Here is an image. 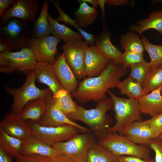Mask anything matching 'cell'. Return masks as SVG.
Returning <instances> with one entry per match:
<instances>
[{"instance_id":"cell-11","label":"cell","mask_w":162,"mask_h":162,"mask_svg":"<svg viewBox=\"0 0 162 162\" xmlns=\"http://www.w3.org/2000/svg\"><path fill=\"white\" fill-rule=\"evenodd\" d=\"M39 6L38 0H17L10 8L4 11L0 20V25L4 26L13 18L34 23Z\"/></svg>"},{"instance_id":"cell-29","label":"cell","mask_w":162,"mask_h":162,"mask_svg":"<svg viewBox=\"0 0 162 162\" xmlns=\"http://www.w3.org/2000/svg\"><path fill=\"white\" fill-rule=\"evenodd\" d=\"M23 141L9 135L0 128V147L10 156L16 158L22 154Z\"/></svg>"},{"instance_id":"cell-22","label":"cell","mask_w":162,"mask_h":162,"mask_svg":"<svg viewBox=\"0 0 162 162\" xmlns=\"http://www.w3.org/2000/svg\"><path fill=\"white\" fill-rule=\"evenodd\" d=\"M46 108L45 98L37 99L28 102L19 115L22 119L28 123H38Z\"/></svg>"},{"instance_id":"cell-49","label":"cell","mask_w":162,"mask_h":162,"mask_svg":"<svg viewBox=\"0 0 162 162\" xmlns=\"http://www.w3.org/2000/svg\"><path fill=\"white\" fill-rule=\"evenodd\" d=\"M152 2H154V3H156L158 2H162V0H154Z\"/></svg>"},{"instance_id":"cell-10","label":"cell","mask_w":162,"mask_h":162,"mask_svg":"<svg viewBox=\"0 0 162 162\" xmlns=\"http://www.w3.org/2000/svg\"><path fill=\"white\" fill-rule=\"evenodd\" d=\"M32 130V135L50 146L67 141L79 134L81 131L69 124L56 127H47L38 123H28Z\"/></svg>"},{"instance_id":"cell-12","label":"cell","mask_w":162,"mask_h":162,"mask_svg":"<svg viewBox=\"0 0 162 162\" xmlns=\"http://www.w3.org/2000/svg\"><path fill=\"white\" fill-rule=\"evenodd\" d=\"M52 95L51 91L45 98L46 110L38 123L39 125L47 127H56L69 124L76 127L83 133L91 131L87 128L70 120L55 105Z\"/></svg>"},{"instance_id":"cell-23","label":"cell","mask_w":162,"mask_h":162,"mask_svg":"<svg viewBox=\"0 0 162 162\" xmlns=\"http://www.w3.org/2000/svg\"><path fill=\"white\" fill-rule=\"evenodd\" d=\"M136 23L137 25H131L129 28L133 32L138 33L139 35L150 29H154L162 34V10L153 11L150 14L148 18Z\"/></svg>"},{"instance_id":"cell-2","label":"cell","mask_w":162,"mask_h":162,"mask_svg":"<svg viewBox=\"0 0 162 162\" xmlns=\"http://www.w3.org/2000/svg\"><path fill=\"white\" fill-rule=\"evenodd\" d=\"M113 108V103L110 97L98 102L95 108L87 110L79 106L77 110L66 116L74 122L80 121L87 125L98 140L107 132L112 122V119L106 112Z\"/></svg>"},{"instance_id":"cell-24","label":"cell","mask_w":162,"mask_h":162,"mask_svg":"<svg viewBox=\"0 0 162 162\" xmlns=\"http://www.w3.org/2000/svg\"><path fill=\"white\" fill-rule=\"evenodd\" d=\"M48 20L50 25L51 34L56 38L65 42L82 39L79 32L73 31L64 24H60L48 14Z\"/></svg>"},{"instance_id":"cell-21","label":"cell","mask_w":162,"mask_h":162,"mask_svg":"<svg viewBox=\"0 0 162 162\" xmlns=\"http://www.w3.org/2000/svg\"><path fill=\"white\" fill-rule=\"evenodd\" d=\"M162 88L154 90L138 99L142 114L149 115L152 118L162 112Z\"/></svg>"},{"instance_id":"cell-33","label":"cell","mask_w":162,"mask_h":162,"mask_svg":"<svg viewBox=\"0 0 162 162\" xmlns=\"http://www.w3.org/2000/svg\"><path fill=\"white\" fill-rule=\"evenodd\" d=\"M120 42L125 50L143 54L144 50L141 39L134 32H127L122 35Z\"/></svg>"},{"instance_id":"cell-15","label":"cell","mask_w":162,"mask_h":162,"mask_svg":"<svg viewBox=\"0 0 162 162\" xmlns=\"http://www.w3.org/2000/svg\"><path fill=\"white\" fill-rule=\"evenodd\" d=\"M112 60L105 56L96 46L87 47L85 57V71L88 77L99 75Z\"/></svg>"},{"instance_id":"cell-25","label":"cell","mask_w":162,"mask_h":162,"mask_svg":"<svg viewBox=\"0 0 162 162\" xmlns=\"http://www.w3.org/2000/svg\"><path fill=\"white\" fill-rule=\"evenodd\" d=\"M50 1L45 0L38 18L34 23L32 29V36L37 38H43L50 35V27L48 17V10Z\"/></svg>"},{"instance_id":"cell-41","label":"cell","mask_w":162,"mask_h":162,"mask_svg":"<svg viewBox=\"0 0 162 162\" xmlns=\"http://www.w3.org/2000/svg\"><path fill=\"white\" fill-rule=\"evenodd\" d=\"M46 162H74L67 156L63 154H58L54 158L47 157Z\"/></svg>"},{"instance_id":"cell-38","label":"cell","mask_w":162,"mask_h":162,"mask_svg":"<svg viewBox=\"0 0 162 162\" xmlns=\"http://www.w3.org/2000/svg\"><path fill=\"white\" fill-rule=\"evenodd\" d=\"M148 146L155 152V162H162V143L159 139H154Z\"/></svg>"},{"instance_id":"cell-36","label":"cell","mask_w":162,"mask_h":162,"mask_svg":"<svg viewBox=\"0 0 162 162\" xmlns=\"http://www.w3.org/2000/svg\"><path fill=\"white\" fill-rule=\"evenodd\" d=\"M144 61L143 54L128 50H125L121 59L122 65L127 67Z\"/></svg>"},{"instance_id":"cell-18","label":"cell","mask_w":162,"mask_h":162,"mask_svg":"<svg viewBox=\"0 0 162 162\" xmlns=\"http://www.w3.org/2000/svg\"><path fill=\"white\" fill-rule=\"evenodd\" d=\"M102 32L95 37L96 46L105 56L118 66L122 65L121 59L123 53L112 43L111 34L104 22Z\"/></svg>"},{"instance_id":"cell-16","label":"cell","mask_w":162,"mask_h":162,"mask_svg":"<svg viewBox=\"0 0 162 162\" xmlns=\"http://www.w3.org/2000/svg\"><path fill=\"white\" fill-rule=\"evenodd\" d=\"M53 66L55 74L64 88L71 94L74 92L79 86L77 78L67 63L63 53L58 55Z\"/></svg>"},{"instance_id":"cell-9","label":"cell","mask_w":162,"mask_h":162,"mask_svg":"<svg viewBox=\"0 0 162 162\" xmlns=\"http://www.w3.org/2000/svg\"><path fill=\"white\" fill-rule=\"evenodd\" d=\"M88 44L82 39L65 42L62 48L65 61L79 79L85 78V57Z\"/></svg>"},{"instance_id":"cell-34","label":"cell","mask_w":162,"mask_h":162,"mask_svg":"<svg viewBox=\"0 0 162 162\" xmlns=\"http://www.w3.org/2000/svg\"><path fill=\"white\" fill-rule=\"evenodd\" d=\"M50 1L53 4L58 12V16L55 19L56 21L58 22L61 21L66 24L74 27L78 30L85 40H88L90 39L91 34L80 28L74 19L70 18L64 12L60 6L59 0H50Z\"/></svg>"},{"instance_id":"cell-50","label":"cell","mask_w":162,"mask_h":162,"mask_svg":"<svg viewBox=\"0 0 162 162\" xmlns=\"http://www.w3.org/2000/svg\"><path fill=\"white\" fill-rule=\"evenodd\" d=\"M160 93H161V95H162V88H161V91H160Z\"/></svg>"},{"instance_id":"cell-35","label":"cell","mask_w":162,"mask_h":162,"mask_svg":"<svg viewBox=\"0 0 162 162\" xmlns=\"http://www.w3.org/2000/svg\"><path fill=\"white\" fill-rule=\"evenodd\" d=\"M130 72L129 77L141 82L144 80L151 68L148 63L145 61L130 66Z\"/></svg>"},{"instance_id":"cell-44","label":"cell","mask_w":162,"mask_h":162,"mask_svg":"<svg viewBox=\"0 0 162 162\" xmlns=\"http://www.w3.org/2000/svg\"><path fill=\"white\" fill-rule=\"evenodd\" d=\"M128 0H106V3L108 5L116 6H122L127 5L128 3Z\"/></svg>"},{"instance_id":"cell-8","label":"cell","mask_w":162,"mask_h":162,"mask_svg":"<svg viewBox=\"0 0 162 162\" xmlns=\"http://www.w3.org/2000/svg\"><path fill=\"white\" fill-rule=\"evenodd\" d=\"M37 62L30 47L22 48L16 52L0 53V72L10 74L16 70L28 72L33 70Z\"/></svg>"},{"instance_id":"cell-4","label":"cell","mask_w":162,"mask_h":162,"mask_svg":"<svg viewBox=\"0 0 162 162\" xmlns=\"http://www.w3.org/2000/svg\"><path fill=\"white\" fill-rule=\"evenodd\" d=\"M35 80L34 71L32 70L28 73L25 81L21 87H4L5 90L13 98L11 113L19 114L28 102L37 99L46 98L51 91L48 88L43 89L38 88L35 85Z\"/></svg>"},{"instance_id":"cell-45","label":"cell","mask_w":162,"mask_h":162,"mask_svg":"<svg viewBox=\"0 0 162 162\" xmlns=\"http://www.w3.org/2000/svg\"><path fill=\"white\" fill-rule=\"evenodd\" d=\"M11 49L8 44L0 37V53L6 51H10Z\"/></svg>"},{"instance_id":"cell-48","label":"cell","mask_w":162,"mask_h":162,"mask_svg":"<svg viewBox=\"0 0 162 162\" xmlns=\"http://www.w3.org/2000/svg\"><path fill=\"white\" fill-rule=\"evenodd\" d=\"M158 138L159 139L162 143V132L160 134Z\"/></svg>"},{"instance_id":"cell-43","label":"cell","mask_w":162,"mask_h":162,"mask_svg":"<svg viewBox=\"0 0 162 162\" xmlns=\"http://www.w3.org/2000/svg\"><path fill=\"white\" fill-rule=\"evenodd\" d=\"M0 162H13L10 155L0 147Z\"/></svg>"},{"instance_id":"cell-20","label":"cell","mask_w":162,"mask_h":162,"mask_svg":"<svg viewBox=\"0 0 162 162\" xmlns=\"http://www.w3.org/2000/svg\"><path fill=\"white\" fill-rule=\"evenodd\" d=\"M22 153V154H37L52 158L58 155L52 146L32 135L23 140Z\"/></svg>"},{"instance_id":"cell-26","label":"cell","mask_w":162,"mask_h":162,"mask_svg":"<svg viewBox=\"0 0 162 162\" xmlns=\"http://www.w3.org/2000/svg\"><path fill=\"white\" fill-rule=\"evenodd\" d=\"M119 156L98 142L88 150L87 162H120Z\"/></svg>"},{"instance_id":"cell-47","label":"cell","mask_w":162,"mask_h":162,"mask_svg":"<svg viewBox=\"0 0 162 162\" xmlns=\"http://www.w3.org/2000/svg\"><path fill=\"white\" fill-rule=\"evenodd\" d=\"M77 1L80 3L83 2L89 3L95 8L97 7L98 4V0H78Z\"/></svg>"},{"instance_id":"cell-19","label":"cell","mask_w":162,"mask_h":162,"mask_svg":"<svg viewBox=\"0 0 162 162\" xmlns=\"http://www.w3.org/2000/svg\"><path fill=\"white\" fill-rule=\"evenodd\" d=\"M122 135L135 144L145 146H148L157 138L144 121H136L132 123L124 130Z\"/></svg>"},{"instance_id":"cell-51","label":"cell","mask_w":162,"mask_h":162,"mask_svg":"<svg viewBox=\"0 0 162 162\" xmlns=\"http://www.w3.org/2000/svg\"><path fill=\"white\" fill-rule=\"evenodd\" d=\"M87 162L86 161H80V162Z\"/></svg>"},{"instance_id":"cell-37","label":"cell","mask_w":162,"mask_h":162,"mask_svg":"<svg viewBox=\"0 0 162 162\" xmlns=\"http://www.w3.org/2000/svg\"><path fill=\"white\" fill-rule=\"evenodd\" d=\"M144 122L155 136L158 138L162 132V112Z\"/></svg>"},{"instance_id":"cell-30","label":"cell","mask_w":162,"mask_h":162,"mask_svg":"<svg viewBox=\"0 0 162 162\" xmlns=\"http://www.w3.org/2000/svg\"><path fill=\"white\" fill-rule=\"evenodd\" d=\"M117 88L122 94H126L129 98L138 99L144 95L142 83L129 77L120 81Z\"/></svg>"},{"instance_id":"cell-7","label":"cell","mask_w":162,"mask_h":162,"mask_svg":"<svg viewBox=\"0 0 162 162\" xmlns=\"http://www.w3.org/2000/svg\"><path fill=\"white\" fill-rule=\"evenodd\" d=\"M0 36L12 50L30 47L32 35L28 22L13 18L4 26H0Z\"/></svg>"},{"instance_id":"cell-5","label":"cell","mask_w":162,"mask_h":162,"mask_svg":"<svg viewBox=\"0 0 162 162\" xmlns=\"http://www.w3.org/2000/svg\"><path fill=\"white\" fill-rule=\"evenodd\" d=\"M98 142L115 155L132 156L144 159L150 158V151L145 146L135 144L124 135L107 132Z\"/></svg>"},{"instance_id":"cell-3","label":"cell","mask_w":162,"mask_h":162,"mask_svg":"<svg viewBox=\"0 0 162 162\" xmlns=\"http://www.w3.org/2000/svg\"><path fill=\"white\" fill-rule=\"evenodd\" d=\"M107 93L113 101L116 121V124L110 127L107 132H118L122 135L124 130L132 123L142 121L138 99L119 97L109 90Z\"/></svg>"},{"instance_id":"cell-6","label":"cell","mask_w":162,"mask_h":162,"mask_svg":"<svg viewBox=\"0 0 162 162\" xmlns=\"http://www.w3.org/2000/svg\"><path fill=\"white\" fill-rule=\"evenodd\" d=\"M91 130L78 134L67 141L58 142L52 146L58 154H64L74 162L86 161L89 150L97 143Z\"/></svg>"},{"instance_id":"cell-32","label":"cell","mask_w":162,"mask_h":162,"mask_svg":"<svg viewBox=\"0 0 162 162\" xmlns=\"http://www.w3.org/2000/svg\"><path fill=\"white\" fill-rule=\"evenodd\" d=\"M141 40L144 50L148 52L150 58L148 64L151 68L162 66V45H157L151 43L144 35L142 36Z\"/></svg>"},{"instance_id":"cell-1","label":"cell","mask_w":162,"mask_h":162,"mask_svg":"<svg viewBox=\"0 0 162 162\" xmlns=\"http://www.w3.org/2000/svg\"><path fill=\"white\" fill-rule=\"evenodd\" d=\"M127 68L116 65L111 61L98 76L85 78L72 97L81 104L106 98V93L110 88H117Z\"/></svg>"},{"instance_id":"cell-27","label":"cell","mask_w":162,"mask_h":162,"mask_svg":"<svg viewBox=\"0 0 162 162\" xmlns=\"http://www.w3.org/2000/svg\"><path fill=\"white\" fill-rule=\"evenodd\" d=\"M74 20L81 28L92 25L97 19L98 12L95 8L86 2L80 3L79 9L74 13Z\"/></svg>"},{"instance_id":"cell-31","label":"cell","mask_w":162,"mask_h":162,"mask_svg":"<svg viewBox=\"0 0 162 162\" xmlns=\"http://www.w3.org/2000/svg\"><path fill=\"white\" fill-rule=\"evenodd\" d=\"M142 87L144 95L162 87V66L150 68L142 82Z\"/></svg>"},{"instance_id":"cell-40","label":"cell","mask_w":162,"mask_h":162,"mask_svg":"<svg viewBox=\"0 0 162 162\" xmlns=\"http://www.w3.org/2000/svg\"><path fill=\"white\" fill-rule=\"evenodd\" d=\"M120 162H155L154 159L149 158L144 159L132 156H118Z\"/></svg>"},{"instance_id":"cell-46","label":"cell","mask_w":162,"mask_h":162,"mask_svg":"<svg viewBox=\"0 0 162 162\" xmlns=\"http://www.w3.org/2000/svg\"><path fill=\"white\" fill-rule=\"evenodd\" d=\"M106 0H98V4L100 5L101 10V13L103 16L105 17L106 15L105 12L104 7Z\"/></svg>"},{"instance_id":"cell-42","label":"cell","mask_w":162,"mask_h":162,"mask_svg":"<svg viewBox=\"0 0 162 162\" xmlns=\"http://www.w3.org/2000/svg\"><path fill=\"white\" fill-rule=\"evenodd\" d=\"M17 1V0H0V16H2L6 9Z\"/></svg>"},{"instance_id":"cell-28","label":"cell","mask_w":162,"mask_h":162,"mask_svg":"<svg viewBox=\"0 0 162 162\" xmlns=\"http://www.w3.org/2000/svg\"><path fill=\"white\" fill-rule=\"evenodd\" d=\"M72 97L71 94L64 88L52 95L53 100L56 106L66 116L75 111L79 106Z\"/></svg>"},{"instance_id":"cell-39","label":"cell","mask_w":162,"mask_h":162,"mask_svg":"<svg viewBox=\"0 0 162 162\" xmlns=\"http://www.w3.org/2000/svg\"><path fill=\"white\" fill-rule=\"evenodd\" d=\"M46 158L37 154H22L16 158L15 162H46Z\"/></svg>"},{"instance_id":"cell-14","label":"cell","mask_w":162,"mask_h":162,"mask_svg":"<svg viewBox=\"0 0 162 162\" xmlns=\"http://www.w3.org/2000/svg\"><path fill=\"white\" fill-rule=\"evenodd\" d=\"M0 128L9 135L22 140L32 135L30 124L19 114L11 112L6 114L1 121Z\"/></svg>"},{"instance_id":"cell-13","label":"cell","mask_w":162,"mask_h":162,"mask_svg":"<svg viewBox=\"0 0 162 162\" xmlns=\"http://www.w3.org/2000/svg\"><path fill=\"white\" fill-rule=\"evenodd\" d=\"M54 36L41 38L32 36L30 48L32 50L37 62H46L54 64L58 52L57 46L60 41Z\"/></svg>"},{"instance_id":"cell-17","label":"cell","mask_w":162,"mask_h":162,"mask_svg":"<svg viewBox=\"0 0 162 162\" xmlns=\"http://www.w3.org/2000/svg\"><path fill=\"white\" fill-rule=\"evenodd\" d=\"M33 71L36 80L47 85L53 95L64 88L55 74L53 64L45 62H37Z\"/></svg>"}]
</instances>
